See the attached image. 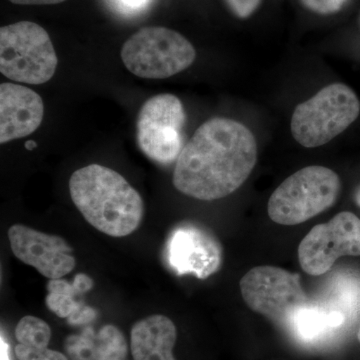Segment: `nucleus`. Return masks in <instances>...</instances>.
<instances>
[{"mask_svg":"<svg viewBox=\"0 0 360 360\" xmlns=\"http://www.w3.org/2000/svg\"><path fill=\"white\" fill-rule=\"evenodd\" d=\"M257 160V141L245 125L229 118H212L182 149L174 186L196 200H220L245 184Z\"/></svg>","mask_w":360,"mask_h":360,"instance_id":"nucleus-1","label":"nucleus"},{"mask_svg":"<svg viewBox=\"0 0 360 360\" xmlns=\"http://www.w3.org/2000/svg\"><path fill=\"white\" fill-rule=\"evenodd\" d=\"M70 193L85 220L103 233L124 238L141 224V194L111 168L99 165L80 168L71 175Z\"/></svg>","mask_w":360,"mask_h":360,"instance_id":"nucleus-2","label":"nucleus"},{"mask_svg":"<svg viewBox=\"0 0 360 360\" xmlns=\"http://www.w3.org/2000/svg\"><path fill=\"white\" fill-rule=\"evenodd\" d=\"M340 189V176L333 170L319 165L304 167L277 187L267 212L276 224H303L335 205Z\"/></svg>","mask_w":360,"mask_h":360,"instance_id":"nucleus-3","label":"nucleus"},{"mask_svg":"<svg viewBox=\"0 0 360 360\" xmlns=\"http://www.w3.org/2000/svg\"><path fill=\"white\" fill-rule=\"evenodd\" d=\"M359 113L360 101L354 90L343 84L328 85L296 106L291 134L304 148H319L342 134Z\"/></svg>","mask_w":360,"mask_h":360,"instance_id":"nucleus-4","label":"nucleus"},{"mask_svg":"<svg viewBox=\"0 0 360 360\" xmlns=\"http://www.w3.org/2000/svg\"><path fill=\"white\" fill-rule=\"evenodd\" d=\"M58 59L49 33L32 21L0 30V71L9 79L44 84L56 73Z\"/></svg>","mask_w":360,"mask_h":360,"instance_id":"nucleus-5","label":"nucleus"},{"mask_svg":"<svg viewBox=\"0 0 360 360\" xmlns=\"http://www.w3.org/2000/svg\"><path fill=\"white\" fill-rule=\"evenodd\" d=\"M195 56L193 45L184 35L160 26L141 28L122 49L127 70L148 79L174 77L193 65Z\"/></svg>","mask_w":360,"mask_h":360,"instance_id":"nucleus-6","label":"nucleus"},{"mask_svg":"<svg viewBox=\"0 0 360 360\" xmlns=\"http://www.w3.org/2000/svg\"><path fill=\"white\" fill-rule=\"evenodd\" d=\"M241 295L253 311L288 326L296 310L309 302L300 274L281 267H253L241 278Z\"/></svg>","mask_w":360,"mask_h":360,"instance_id":"nucleus-7","label":"nucleus"},{"mask_svg":"<svg viewBox=\"0 0 360 360\" xmlns=\"http://www.w3.org/2000/svg\"><path fill=\"white\" fill-rule=\"evenodd\" d=\"M186 110L179 97L158 94L142 105L137 120L139 148L149 160L167 165L177 160L184 149Z\"/></svg>","mask_w":360,"mask_h":360,"instance_id":"nucleus-8","label":"nucleus"},{"mask_svg":"<svg viewBox=\"0 0 360 360\" xmlns=\"http://www.w3.org/2000/svg\"><path fill=\"white\" fill-rule=\"evenodd\" d=\"M341 257H360V219L349 212L314 226L298 248L300 266L309 276L326 274Z\"/></svg>","mask_w":360,"mask_h":360,"instance_id":"nucleus-9","label":"nucleus"},{"mask_svg":"<svg viewBox=\"0 0 360 360\" xmlns=\"http://www.w3.org/2000/svg\"><path fill=\"white\" fill-rule=\"evenodd\" d=\"M8 238L13 255L47 278H61L77 265L72 248L60 236L14 224L9 229Z\"/></svg>","mask_w":360,"mask_h":360,"instance_id":"nucleus-10","label":"nucleus"},{"mask_svg":"<svg viewBox=\"0 0 360 360\" xmlns=\"http://www.w3.org/2000/svg\"><path fill=\"white\" fill-rule=\"evenodd\" d=\"M167 258L179 276L193 274L205 279L221 266L222 248L212 232L198 225L182 224L170 234Z\"/></svg>","mask_w":360,"mask_h":360,"instance_id":"nucleus-11","label":"nucleus"},{"mask_svg":"<svg viewBox=\"0 0 360 360\" xmlns=\"http://www.w3.org/2000/svg\"><path fill=\"white\" fill-rule=\"evenodd\" d=\"M44 115V101L37 92L9 82L0 85V143L32 134Z\"/></svg>","mask_w":360,"mask_h":360,"instance_id":"nucleus-12","label":"nucleus"},{"mask_svg":"<svg viewBox=\"0 0 360 360\" xmlns=\"http://www.w3.org/2000/svg\"><path fill=\"white\" fill-rule=\"evenodd\" d=\"M177 330L172 319L155 314L137 321L130 333L134 360H175Z\"/></svg>","mask_w":360,"mask_h":360,"instance_id":"nucleus-13","label":"nucleus"},{"mask_svg":"<svg viewBox=\"0 0 360 360\" xmlns=\"http://www.w3.org/2000/svg\"><path fill=\"white\" fill-rule=\"evenodd\" d=\"M345 315L340 310L317 303L307 302L288 323L291 335L303 345L323 342L342 328Z\"/></svg>","mask_w":360,"mask_h":360,"instance_id":"nucleus-14","label":"nucleus"},{"mask_svg":"<svg viewBox=\"0 0 360 360\" xmlns=\"http://www.w3.org/2000/svg\"><path fill=\"white\" fill-rule=\"evenodd\" d=\"M49 295L45 303L49 310L60 319H70L79 314L85 305L77 302V296L80 295L72 284L65 279H51L47 283Z\"/></svg>","mask_w":360,"mask_h":360,"instance_id":"nucleus-15","label":"nucleus"},{"mask_svg":"<svg viewBox=\"0 0 360 360\" xmlns=\"http://www.w3.org/2000/svg\"><path fill=\"white\" fill-rule=\"evenodd\" d=\"M127 342L115 326H104L96 333L94 360H127Z\"/></svg>","mask_w":360,"mask_h":360,"instance_id":"nucleus-16","label":"nucleus"},{"mask_svg":"<svg viewBox=\"0 0 360 360\" xmlns=\"http://www.w3.org/2000/svg\"><path fill=\"white\" fill-rule=\"evenodd\" d=\"M16 340L26 347L44 348L49 347L51 328L42 319L35 316H25L15 328Z\"/></svg>","mask_w":360,"mask_h":360,"instance_id":"nucleus-17","label":"nucleus"},{"mask_svg":"<svg viewBox=\"0 0 360 360\" xmlns=\"http://www.w3.org/2000/svg\"><path fill=\"white\" fill-rule=\"evenodd\" d=\"M96 333L91 328H86L80 335L68 336L65 340V349L70 360H94Z\"/></svg>","mask_w":360,"mask_h":360,"instance_id":"nucleus-18","label":"nucleus"},{"mask_svg":"<svg viewBox=\"0 0 360 360\" xmlns=\"http://www.w3.org/2000/svg\"><path fill=\"white\" fill-rule=\"evenodd\" d=\"M153 0H106L111 11L127 18L146 13Z\"/></svg>","mask_w":360,"mask_h":360,"instance_id":"nucleus-19","label":"nucleus"},{"mask_svg":"<svg viewBox=\"0 0 360 360\" xmlns=\"http://www.w3.org/2000/svg\"><path fill=\"white\" fill-rule=\"evenodd\" d=\"M15 354L20 360H68L65 354L49 348H37L18 345L15 347Z\"/></svg>","mask_w":360,"mask_h":360,"instance_id":"nucleus-20","label":"nucleus"},{"mask_svg":"<svg viewBox=\"0 0 360 360\" xmlns=\"http://www.w3.org/2000/svg\"><path fill=\"white\" fill-rule=\"evenodd\" d=\"M310 11L321 14H330L340 11L347 0H302Z\"/></svg>","mask_w":360,"mask_h":360,"instance_id":"nucleus-21","label":"nucleus"},{"mask_svg":"<svg viewBox=\"0 0 360 360\" xmlns=\"http://www.w3.org/2000/svg\"><path fill=\"white\" fill-rule=\"evenodd\" d=\"M226 1L231 11L238 18H245L257 11L262 0H226Z\"/></svg>","mask_w":360,"mask_h":360,"instance_id":"nucleus-22","label":"nucleus"},{"mask_svg":"<svg viewBox=\"0 0 360 360\" xmlns=\"http://www.w3.org/2000/svg\"><path fill=\"white\" fill-rule=\"evenodd\" d=\"M73 285L77 288L79 295H84L86 291L91 290L92 286H94V281H92V279L90 278L89 276H87L86 274H79L75 276Z\"/></svg>","mask_w":360,"mask_h":360,"instance_id":"nucleus-23","label":"nucleus"},{"mask_svg":"<svg viewBox=\"0 0 360 360\" xmlns=\"http://www.w3.org/2000/svg\"><path fill=\"white\" fill-rule=\"evenodd\" d=\"M14 4L20 6H49V4H58L65 0H9Z\"/></svg>","mask_w":360,"mask_h":360,"instance_id":"nucleus-24","label":"nucleus"},{"mask_svg":"<svg viewBox=\"0 0 360 360\" xmlns=\"http://www.w3.org/2000/svg\"><path fill=\"white\" fill-rule=\"evenodd\" d=\"M0 359L1 360H11V355H9V347L4 336H1L0 340Z\"/></svg>","mask_w":360,"mask_h":360,"instance_id":"nucleus-25","label":"nucleus"},{"mask_svg":"<svg viewBox=\"0 0 360 360\" xmlns=\"http://www.w3.org/2000/svg\"><path fill=\"white\" fill-rule=\"evenodd\" d=\"M35 146H37V144H35L34 141H28L27 143H26V148L27 149H32L34 148Z\"/></svg>","mask_w":360,"mask_h":360,"instance_id":"nucleus-26","label":"nucleus"},{"mask_svg":"<svg viewBox=\"0 0 360 360\" xmlns=\"http://www.w3.org/2000/svg\"><path fill=\"white\" fill-rule=\"evenodd\" d=\"M355 201H356V205L360 206V188L357 191L356 195H355Z\"/></svg>","mask_w":360,"mask_h":360,"instance_id":"nucleus-27","label":"nucleus"},{"mask_svg":"<svg viewBox=\"0 0 360 360\" xmlns=\"http://www.w3.org/2000/svg\"><path fill=\"white\" fill-rule=\"evenodd\" d=\"M357 340H359V343H360V326H359V333H357Z\"/></svg>","mask_w":360,"mask_h":360,"instance_id":"nucleus-28","label":"nucleus"}]
</instances>
